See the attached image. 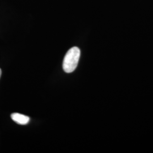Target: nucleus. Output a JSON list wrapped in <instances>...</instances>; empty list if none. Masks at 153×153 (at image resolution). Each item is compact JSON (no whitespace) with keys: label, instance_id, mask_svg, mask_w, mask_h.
Listing matches in <instances>:
<instances>
[{"label":"nucleus","instance_id":"2","mask_svg":"<svg viewBox=\"0 0 153 153\" xmlns=\"http://www.w3.org/2000/svg\"><path fill=\"white\" fill-rule=\"evenodd\" d=\"M11 118L13 120L20 125H26L30 121L29 117L18 113H13L11 114Z\"/></svg>","mask_w":153,"mask_h":153},{"label":"nucleus","instance_id":"1","mask_svg":"<svg viewBox=\"0 0 153 153\" xmlns=\"http://www.w3.org/2000/svg\"><path fill=\"white\" fill-rule=\"evenodd\" d=\"M81 51L76 47L69 49L66 53L63 61V69L67 73H70L75 71L80 58Z\"/></svg>","mask_w":153,"mask_h":153},{"label":"nucleus","instance_id":"3","mask_svg":"<svg viewBox=\"0 0 153 153\" xmlns=\"http://www.w3.org/2000/svg\"><path fill=\"white\" fill-rule=\"evenodd\" d=\"M1 73H2V71H1V69H0V77L1 76Z\"/></svg>","mask_w":153,"mask_h":153}]
</instances>
